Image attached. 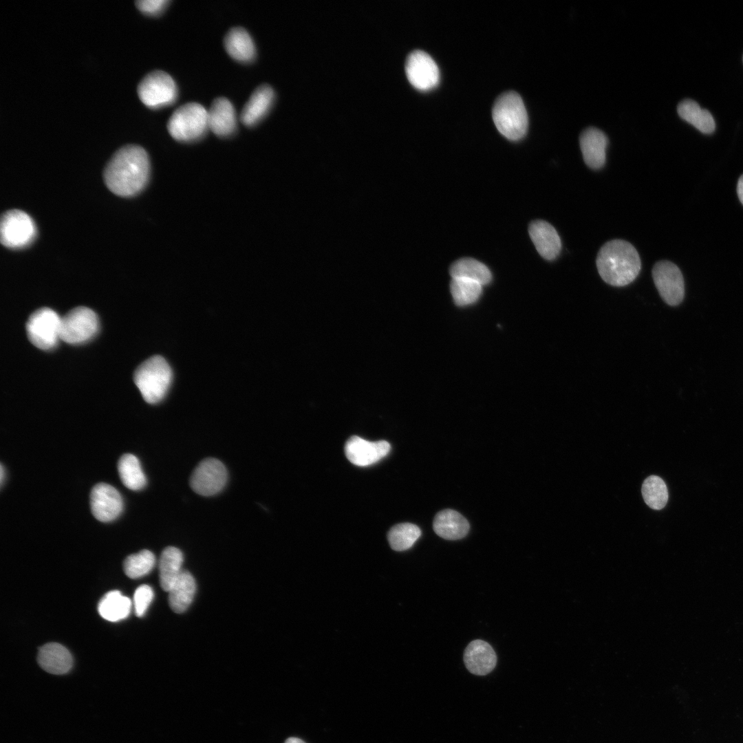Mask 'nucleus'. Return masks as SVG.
<instances>
[{
    "instance_id": "f257e3e1",
    "label": "nucleus",
    "mask_w": 743,
    "mask_h": 743,
    "mask_svg": "<svg viewBox=\"0 0 743 743\" xmlns=\"http://www.w3.org/2000/svg\"><path fill=\"white\" fill-rule=\"evenodd\" d=\"M150 171L149 159L141 147L129 144L111 157L104 172L105 182L114 194L130 197L146 186Z\"/></svg>"
},
{
    "instance_id": "f03ea898",
    "label": "nucleus",
    "mask_w": 743,
    "mask_h": 743,
    "mask_svg": "<svg viewBox=\"0 0 743 743\" xmlns=\"http://www.w3.org/2000/svg\"><path fill=\"white\" fill-rule=\"evenodd\" d=\"M596 267L602 279L613 286H624L638 276L641 262L636 248L628 241L614 239L600 248Z\"/></svg>"
},
{
    "instance_id": "7ed1b4c3",
    "label": "nucleus",
    "mask_w": 743,
    "mask_h": 743,
    "mask_svg": "<svg viewBox=\"0 0 743 743\" xmlns=\"http://www.w3.org/2000/svg\"><path fill=\"white\" fill-rule=\"evenodd\" d=\"M173 373L167 361L161 356H153L136 369L133 380L144 400L149 404L160 402L171 384Z\"/></svg>"
},
{
    "instance_id": "20e7f679",
    "label": "nucleus",
    "mask_w": 743,
    "mask_h": 743,
    "mask_svg": "<svg viewBox=\"0 0 743 743\" xmlns=\"http://www.w3.org/2000/svg\"><path fill=\"white\" fill-rule=\"evenodd\" d=\"M492 116L497 130L506 138L517 140L526 133L528 114L517 93L508 91L500 95L493 105Z\"/></svg>"
},
{
    "instance_id": "39448f33",
    "label": "nucleus",
    "mask_w": 743,
    "mask_h": 743,
    "mask_svg": "<svg viewBox=\"0 0 743 743\" xmlns=\"http://www.w3.org/2000/svg\"><path fill=\"white\" fill-rule=\"evenodd\" d=\"M208 128V111L197 103H186L169 118L167 129L180 142H192L202 138Z\"/></svg>"
},
{
    "instance_id": "423d86ee",
    "label": "nucleus",
    "mask_w": 743,
    "mask_h": 743,
    "mask_svg": "<svg viewBox=\"0 0 743 743\" xmlns=\"http://www.w3.org/2000/svg\"><path fill=\"white\" fill-rule=\"evenodd\" d=\"M140 100L147 107L158 109L173 104L177 98V89L172 77L156 70L147 74L138 86Z\"/></svg>"
},
{
    "instance_id": "0eeeda50",
    "label": "nucleus",
    "mask_w": 743,
    "mask_h": 743,
    "mask_svg": "<svg viewBox=\"0 0 743 743\" xmlns=\"http://www.w3.org/2000/svg\"><path fill=\"white\" fill-rule=\"evenodd\" d=\"M61 319L55 311L49 308L34 311L26 323L29 341L43 350L54 348L60 339Z\"/></svg>"
},
{
    "instance_id": "6e6552de",
    "label": "nucleus",
    "mask_w": 743,
    "mask_h": 743,
    "mask_svg": "<svg viewBox=\"0 0 743 743\" xmlns=\"http://www.w3.org/2000/svg\"><path fill=\"white\" fill-rule=\"evenodd\" d=\"M98 327V318L92 310L76 307L61 317L60 339L69 344L83 343L92 338Z\"/></svg>"
},
{
    "instance_id": "1a4fd4ad",
    "label": "nucleus",
    "mask_w": 743,
    "mask_h": 743,
    "mask_svg": "<svg viewBox=\"0 0 743 743\" xmlns=\"http://www.w3.org/2000/svg\"><path fill=\"white\" fill-rule=\"evenodd\" d=\"M36 228L33 219L20 210H10L1 219V244L9 248H22L31 244L36 237Z\"/></svg>"
},
{
    "instance_id": "9d476101",
    "label": "nucleus",
    "mask_w": 743,
    "mask_h": 743,
    "mask_svg": "<svg viewBox=\"0 0 743 743\" xmlns=\"http://www.w3.org/2000/svg\"><path fill=\"white\" fill-rule=\"evenodd\" d=\"M655 286L663 301L669 305L680 304L685 296L682 274L674 263L663 260L655 263L652 269Z\"/></svg>"
},
{
    "instance_id": "9b49d317",
    "label": "nucleus",
    "mask_w": 743,
    "mask_h": 743,
    "mask_svg": "<svg viewBox=\"0 0 743 743\" xmlns=\"http://www.w3.org/2000/svg\"><path fill=\"white\" fill-rule=\"evenodd\" d=\"M227 478V471L222 462L215 458H206L193 471L190 485L196 493L211 496L224 488Z\"/></svg>"
},
{
    "instance_id": "f8f14e48",
    "label": "nucleus",
    "mask_w": 743,
    "mask_h": 743,
    "mask_svg": "<svg viewBox=\"0 0 743 743\" xmlns=\"http://www.w3.org/2000/svg\"><path fill=\"white\" fill-rule=\"evenodd\" d=\"M405 72L410 83L416 89L427 91L439 83L440 71L434 60L422 50H414L407 58Z\"/></svg>"
},
{
    "instance_id": "ddd939ff",
    "label": "nucleus",
    "mask_w": 743,
    "mask_h": 743,
    "mask_svg": "<svg viewBox=\"0 0 743 743\" xmlns=\"http://www.w3.org/2000/svg\"><path fill=\"white\" fill-rule=\"evenodd\" d=\"M90 506L96 519L108 522L120 515L123 501L121 495L114 486L107 483H98L91 491Z\"/></svg>"
},
{
    "instance_id": "4468645a",
    "label": "nucleus",
    "mask_w": 743,
    "mask_h": 743,
    "mask_svg": "<svg viewBox=\"0 0 743 743\" xmlns=\"http://www.w3.org/2000/svg\"><path fill=\"white\" fill-rule=\"evenodd\" d=\"M391 445L385 440L370 442L358 436L349 438L345 446L347 458L353 464L366 466L376 463L390 451Z\"/></svg>"
},
{
    "instance_id": "2eb2a0df",
    "label": "nucleus",
    "mask_w": 743,
    "mask_h": 743,
    "mask_svg": "<svg viewBox=\"0 0 743 743\" xmlns=\"http://www.w3.org/2000/svg\"><path fill=\"white\" fill-rule=\"evenodd\" d=\"M579 144L585 163L591 169L601 168L606 158L608 139L606 135L596 127H588L579 136Z\"/></svg>"
},
{
    "instance_id": "dca6fc26",
    "label": "nucleus",
    "mask_w": 743,
    "mask_h": 743,
    "mask_svg": "<svg viewBox=\"0 0 743 743\" xmlns=\"http://www.w3.org/2000/svg\"><path fill=\"white\" fill-rule=\"evenodd\" d=\"M464 663L473 674L485 676L493 670L497 663L496 654L490 644L482 640H474L466 647Z\"/></svg>"
},
{
    "instance_id": "f3484780",
    "label": "nucleus",
    "mask_w": 743,
    "mask_h": 743,
    "mask_svg": "<svg viewBox=\"0 0 743 743\" xmlns=\"http://www.w3.org/2000/svg\"><path fill=\"white\" fill-rule=\"evenodd\" d=\"M530 237L539 255L547 260H553L559 255L561 241L555 228L543 220L532 222L528 228Z\"/></svg>"
},
{
    "instance_id": "a211bd4d",
    "label": "nucleus",
    "mask_w": 743,
    "mask_h": 743,
    "mask_svg": "<svg viewBox=\"0 0 743 743\" xmlns=\"http://www.w3.org/2000/svg\"><path fill=\"white\" fill-rule=\"evenodd\" d=\"M208 128L217 136L226 137L237 127V118L233 104L226 98L213 100L208 111Z\"/></svg>"
},
{
    "instance_id": "6ab92c4d",
    "label": "nucleus",
    "mask_w": 743,
    "mask_h": 743,
    "mask_svg": "<svg viewBox=\"0 0 743 743\" xmlns=\"http://www.w3.org/2000/svg\"><path fill=\"white\" fill-rule=\"evenodd\" d=\"M274 98V92L270 85L258 87L244 106L240 114L241 121L248 127L256 125L268 113Z\"/></svg>"
},
{
    "instance_id": "aec40b11",
    "label": "nucleus",
    "mask_w": 743,
    "mask_h": 743,
    "mask_svg": "<svg viewBox=\"0 0 743 743\" xmlns=\"http://www.w3.org/2000/svg\"><path fill=\"white\" fill-rule=\"evenodd\" d=\"M37 662L45 671L61 675L66 674L72 668V657L63 645L49 643L39 649Z\"/></svg>"
},
{
    "instance_id": "412c9836",
    "label": "nucleus",
    "mask_w": 743,
    "mask_h": 743,
    "mask_svg": "<svg viewBox=\"0 0 743 743\" xmlns=\"http://www.w3.org/2000/svg\"><path fill=\"white\" fill-rule=\"evenodd\" d=\"M433 528L439 537L447 540H456L468 534L470 526L466 519L460 513L452 509H445L436 514Z\"/></svg>"
},
{
    "instance_id": "4be33fe9",
    "label": "nucleus",
    "mask_w": 743,
    "mask_h": 743,
    "mask_svg": "<svg viewBox=\"0 0 743 743\" xmlns=\"http://www.w3.org/2000/svg\"><path fill=\"white\" fill-rule=\"evenodd\" d=\"M224 44L227 53L237 61L248 63L255 56V43L243 28L230 29L224 38Z\"/></svg>"
},
{
    "instance_id": "5701e85b",
    "label": "nucleus",
    "mask_w": 743,
    "mask_h": 743,
    "mask_svg": "<svg viewBox=\"0 0 743 743\" xmlns=\"http://www.w3.org/2000/svg\"><path fill=\"white\" fill-rule=\"evenodd\" d=\"M195 590L193 577L189 572L182 570L169 592V603L171 610L177 614L184 612L192 603Z\"/></svg>"
},
{
    "instance_id": "b1692460",
    "label": "nucleus",
    "mask_w": 743,
    "mask_h": 743,
    "mask_svg": "<svg viewBox=\"0 0 743 743\" xmlns=\"http://www.w3.org/2000/svg\"><path fill=\"white\" fill-rule=\"evenodd\" d=\"M183 554L173 546L166 547L162 552L160 563V583L162 588L169 592L182 570Z\"/></svg>"
},
{
    "instance_id": "393cba45",
    "label": "nucleus",
    "mask_w": 743,
    "mask_h": 743,
    "mask_svg": "<svg viewBox=\"0 0 743 743\" xmlns=\"http://www.w3.org/2000/svg\"><path fill=\"white\" fill-rule=\"evenodd\" d=\"M679 116L685 121L705 134L712 133L715 129V123L711 113L700 107L694 100L685 99L681 101L677 107Z\"/></svg>"
},
{
    "instance_id": "a878e982",
    "label": "nucleus",
    "mask_w": 743,
    "mask_h": 743,
    "mask_svg": "<svg viewBox=\"0 0 743 743\" xmlns=\"http://www.w3.org/2000/svg\"><path fill=\"white\" fill-rule=\"evenodd\" d=\"M131 601L120 591L112 590L100 599L98 611L104 619L116 622L127 618L131 608Z\"/></svg>"
},
{
    "instance_id": "bb28decb",
    "label": "nucleus",
    "mask_w": 743,
    "mask_h": 743,
    "mask_svg": "<svg viewBox=\"0 0 743 743\" xmlns=\"http://www.w3.org/2000/svg\"><path fill=\"white\" fill-rule=\"evenodd\" d=\"M120 480L130 490L139 491L147 484V477L139 460L133 454L122 455L118 462Z\"/></svg>"
},
{
    "instance_id": "cd10ccee",
    "label": "nucleus",
    "mask_w": 743,
    "mask_h": 743,
    "mask_svg": "<svg viewBox=\"0 0 743 743\" xmlns=\"http://www.w3.org/2000/svg\"><path fill=\"white\" fill-rule=\"evenodd\" d=\"M449 272L452 278L467 279L482 286L490 283L492 279L488 267L472 258H462L455 261L451 265Z\"/></svg>"
},
{
    "instance_id": "c85d7f7f",
    "label": "nucleus",
    "mask_w": 743,
    "mask_h": 743,
    "mask_svg": "<svg viewBox=\"0 0 743 743\" xmlns=\"http://www.w3.org/2000/svg\"><path fill=\"white\" fill-rule=\"evenodd\" d=\"M643 498L649 508L654 510L663 508L668 500V491L665 482L657 475H650L643 483Z\"/></svg>"
},
{
    "instance_id": "c756f323",
    "label": "nucleus",
    "mask_w": 743,
    "mask_h": 743,
    "mask_svg": "<svg viewBox=\"0 0 743 743\" xmlns=\"http://www.w3.org/2000/svg\"><path fill=\"white\" fill-rule=\"evenodd\" d=\"M420 535L421 530L418 526L411 523H402L390 529L387 539L393 550L403 551L412 547Z\"/></svg>"
},
{
    "instance_id": "7c9ffc66",
    "label": "nucleus",
    "mask_w": 743,
    "mask_h": 743,
    "mask_svg": "<svg viewBox=\"0 0 743 743\" xmlns=\"http://www.w3.org/2000/svg\"><path fill=\"white\" fill-rule=\"evenodd\" d=\"M450 290L457 305L465 306L475 303L482 292V285L464 278H452Z\"/></svg>"
},
{
    "instance_id": "2f4dec72",
    "label": "nucleus",
    "mask_w": 743,
    "mask_h": 743,
    "mask_svg": "<svg viewBox=\"0 0 743 743\" xmlns=\"http://www.w3.org/2000/svg\"><path fill=\"white\" fill-rule=\"evenodd\" d=\"M155 563V557L152 552L142 550L138 553L129 555L124 561L123 570L125 574L131 579H138L148 574Z\"/></svg>"
},
{
    "instance_id": "473e14b6",
    "label": "nucleus",
    "mask_w": 743,
    "mask_h": 743,
    "mask_svg": "<svg viewBox=\"0 0 743 743\" xmlns=\"http://www.w3.org/2000/svg\"><path fill=\"white\" fill-rule=\"evenodd\" d=\"M154 596L152 588L148 585H142L135 591L133 606L137 616L144 615Z\"/></svg>"
},
{
    "instance_id": "72a5a7b5",
    "label": "nucleus",
    "mask_w": 743,
    "mask_h": 743,
    "mask_svg": "<svg viewBox=\"0 0 743 743\" xmlns=\"http://www.w3.org/2000/svg\"><path fill=\"white\" fill-rule=\"evenodd\" d=\"M168 0H142L136 1V7L147 15H158L169 4Z\"/></svg>"
},
{
    "instance_id": "f704fd0d",
    "label": "nucleus",
    "mask_w": 743,
    "mask_h": 743,
    "mask_svg": "<svg viewBox=\"0 0 743 743\" xmlns=\"http://www.w3.org/2000/svg\"><path fill=\"white\" fill-rule=\"evenodd\" d=\"M737 193L738 198L742 204L743 205V175H742L738 180L737 185Z\"/></svg>"
},
{
    "instance_id": "c9c22d12",
    "label": "nucleus",
    "mask_w": 743,
    "mask_h": 743,
    "mask_svg": "<svg viewBox=\"0 0 743 743\" xmlns=\"http://www.w3.org/2000/svg\"><path fill=\"white\" fill-rule=\"evenodd\" d=\"M285 743H305V742H303L302 740L298 738V737H292L288 738L286 740V741L285 742Z\"/></svg>"
},
{
    "instance_id": "e433bc0d",
    "label": "nucleus",
    "mask_w": 743,
    "mask_h": 743,
    "mask_svg": "<svg viewBox=\"0 0 743 743\" xmlns=\"http://www.w3.org/2000/svg\"><path fill=\"white\" fill-rule=\"evenodd\" d=\"M3 477H4V470H3V465L1 464V466H0V480H1V484L3 483Z\"/></svg>"
}]
</instances>
